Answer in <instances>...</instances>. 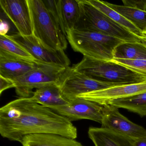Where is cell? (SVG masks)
I'll list each match as a JSON object with an SVG mask.
<instances>
[{"label": "cell", "instance_id": "6da1fadb", "mask_svg": "<svg viewBox=\"0 0 146 146\" xmlns=\"http://www.w3.org/2000/svg\"><path fill=\"white\" fill-rule=\"evenodd\" d=\"M48 133L76 139L77 129L72 122L29 98H19L0 108V134L20 142L25 136Z\"/></svg>", "mask_w": 146, "mask_h": 146}, {"label": "cell", "instance_id": "7a4b0ae2", "mask_svg": "<svg viewBox=\"0 0 146 146\" xmlns=\"http://www.w3.org/2000/svg\"><path fill=\"white\" fill-rule=\"evenodd\" d=\"M72 68L89 77L103 82L122 85L146 81V76L112 61L99 60L84 56Z\"/></svg>", "mask_w": 146, "mask_h": 146}, {"label": "cell", "instance_id": "3957f363", "mask_svg": "<svg viewBox=\"0 0 146 146\" xmlns=\"http://www.w3.org/2000/svg\"><path fill=\"white\" fill-rule=\"evenodd\" d=\"M66 38L74 51L99 60L111 61L117 46L124 42L119 39L95 31L73 29L66 33Z\"/></svg>", "mask_w": 146, "mask_h": 146}, {"label": "cell", "instance_id": "277c9868", "mask_svg": "<svg viewBox=\"0 0 146 146\" xmlns=\"http://www.w3.org/2000/svg\"><path fill=\"white\" fill-rule=\"evenodd\" d=\"M80 17L75 29L100 32L119 39L124 42H141L137 36L89 3L88 0H78Z\"/></svg>", "mask_w": 146, "mask_h": 146}, {"label": "cell", "instance_id": "5b68a950", "mask_svg": "<svg viewBox=\"0 0 146 146\" xmlns=\"http://www.w3.org/2000/svg\"><path fill=\"white\" fill-rule=\"evenodd\" d=\"M33 25V35L47 48L64 50L67 47L66 36L60 31L45 6L43 0H28Z\"/></svg>", "mask_w": 146, "mask_h": 146}, {"label": "cell", "instance_id": "8992f818", "mask_svg": "<svg viewBox=\"0 0 146 146\" xmlns=\"http://www.w3.org/2000/svg\"><path fill=\"white\" fill-rule=\"evenodd\" d=\"M69 67L38 61L34 70L13 81L16 94L20 98H29L35 89L52 84L60 86Z\"/></svg>", "mask_w": 146, "mask_h": 146}, {"label": "cell", "instance_id": "52a82bcc", "mask_svg": "<svg viewBox=\"0 0 146 146\" xmlns=\"http://www.w3.org/2000/svg\"><path fill=\"white\" fill-rule=\"evenodd\" d=\"M8 36L26 50L36 61L70 66V61L64 50L54 51L47 48L33 35L23 36L18 32Z\"/></svg>", "mask_w": 146, "mask_h": 146}, {"label": "cell", "instance_id": "ba28073f", "mask_svg": "<svg viewBox=\"0 0 146 146\" xmlns=\"http://www.w3.org/2000/svg\"><path fill=\"white\" fill-rule=\"evenodd\" d=\"M48 108L71 122L85 119L101 124L103 118V105L80 97L69 100L63 106Z\"/></svg>", "mask_w": 146, "mask_h": 146}, {"label": "cell", "instance_id": "9c48e42d", "mask_svg": "<svg viewBox=\"0 0 146 146\" xmlns=\"http://www.w3.org/2000/svg\"><path fill=\"white\" fill-rule=\"evenodd\" d=\"M116 85H119L92 79L70 67L65 74L60 87L64 96L69 101L81 95Z\"/></svg>", "mask_w": 146, "mask_h": 146}, {"label": "cell", "instance_id": "30bf717a", "mask_svg": "<svg viewBox=\"0 0 146 146\" xmlns=\"http://www.w3.org/2000/svg\"><path fill=\"white\" fill-rule=\"evenodd\" d=\"M102 127L123 135L133 141L146 137V129L129 120L122 115L118 108L104 104Z\"/></svg>", "mask_w": 146, "mask_h": 146}, {"label": "cell", "instance_id": "8fae6325", "mask_svg": "<svg viewBox=\"0 0 146 146\" xmlns=\"http://www.w3.org/2000/svg\"><path fill=\"white\" fill-rule=\"evenodd\" d=\"M0 5L16 26L18 33L23 36L33 35L32 19L28 0H1Z\"/></svg>", "mask_w": 146, "mask_h": 146}, {"label": "cell", "instance_id": "7c38bea8", "mask_svg": "<svg viewBox=\"0 0 146 146\" xmlns=\"http://www.w3.org/2000/svg\"><path fill=\"white\" fill-rule=\"evenodd\" d=\"M145 92H146V81L112 86L81 95L77 97L104 105L114 100L130 97Z\"/></svg>", "mask_w": 146, "mask_h": 146}, {"label": "cell", "instance_id": "4fadbf2b", "mask_svg": "<svg viewBox=\"0 0 146 146\" xmlns=\"http://www.w3.org/2000/svg\"><path fill=\"white\" fill-rule=\"evenodd\" d=\"M37 62L0 50V76L14 81L34 70Z\"/></svg>", "mask_w": 146, "mask_h": 146}, {"label": "cell", "instance_id": "5bb4252c", "mask_svg": "<svg viewBox=\"0 0 146 146\" xmlns=\"http://www.w3.org/2000/svg\"><path fill=\"white\" fill-rule=\"evenodd\" d=\"M88 134L95 146H133V140L109 129L90 127Z\"/></svg>", "mask_w": 146, "mask_h": 146}, {"label": "cell", "instance_id": "9a60e30c", "mask_svg": "<svg viewBox=\"0 0 146 146\" xmlns=\"http://www.w3.org/2000/svg\"><path fill=\"white\" fill-rule=\"evenodd\" d=\"M20 143L23 146H84L76 139L48 133L28 135Z\"/></svg>", "mask_w": 146, "mask_h": 146}, {"label": "cell", "instance_id": "2e32d148", "mask_svg": "<svg viewBox=\"0 0 146 146\" xmlns=\"http://www.w3.org/2000/svg\"><path fill=\"white\" fill-rule=\"evenodd\" d=\"M31 98L35 102L47 107L63 106L69 102L62 94L60 86L55 84L36 89Z\"/></svg>", "mask_w": 146, "mask_h": 146}, {"label": "cell", "instance_id": "e0dca14e", "mask_svg": "<svg viewBox=\"0 0 146 146\" xmlns=\"http://www.w3.org/2000/svg\"><path fill=\"white\" fill-rule=\"evenodd\" d=\"M64 33L76 28L80 17L78 0H57Z\"/></svg>", "mask_w": 146, "mask_h": 146}, {"label": "cell", "instance_id": "ac0fdd59", "mask_svg": "<svg viewBox=\"0 0 146 146\" xmlns=\"http://www.w3.org/2000/svg\"><path fill=\"white\" fill-rule=\"evenodd\" d=\"M107 104L118 108L126 109L141 117L146 116V92L130 97L114 100Z\"/></svg>", "mask_w": 146, "mask_h": 146}, {"label": "cell", "instance_id": "d6986e66", "mask_svg": "<svg viewBox=\"0 0 146 146\" xmlns=\"http://www.w3.org/2000/svg\"><path fill=\"white\" fill-rule=\"evenodd\" d=\"M114 58L146 60V46L141 42H123L116 47Z\"/></svg>", "mask_w": 146, "mask_h": 146}, {"label": "cell", "instance_id": "ffe728a7", "mask_svg": "<svg viewBox=\"0 0 146 146\" xmlns=\"http://www.w3.org/2000/svg\"><path fill=\"white\" fill-rule=\"evenodd\" d=\"M88 1L92 5L106 14L115 23L128 30L137 36L139 37L144 36L141 31L133 24L121 14L106 5L104 3V1L99 0H88Z\"/></svg>", "mask_w": 146, "mask_h": 146}, {"label": "cell", "instance_id": "44dd1931", "mask_svg": "<svg viewBox=\"0 0 146 146\" xmlns=\"http://www.w3.org/2000/svg\"><path fill=\"white\" fill-rule=\"evenodd\" d=\"M108 6L121 14L133 24L142 33L146 31V11L124 6L113 5L104 1Z\"/></svg>", "mask_w": 146, "mask_h": 146}, {"label": "cell", "instance_id": "7402d4cb", "mask_svg": "<svg viewBox=\"0 0 146 146\" xmlns=\"http://www.w3.org/2000/svg\"><path fill=\"white\" fill-rule=\"evenodd\" d=\"M0 50L18 57L35 60L33 57L8 35H0Z\"/></svg>", "mask_w": 146, "mask_h": 146}, {"label": "cell", "instance_id": "603a6c76", "mask_svg": "<svg viewBox=\"0 0 146 146\" xmlns=\"http://www.w3.org/2000/svg\"><path fill=\"white\" fill-rule=\"evenodd\" d=\"M111 61L146 76V60L113 58Z\"/></svg>", "mask_w": 146, "mask_h": 146}, {"label": "cell", "instance_id": "cb8c5ba5", "mask_svg": "<svg viewBox=\"0 0 146 146\" xmlns=\"http://www.w3.org/2000/svg\"><path fill=\"white\" fill-rule=\"evenodd\" d=\"M124 6L146 11V0H123Z\"/></svg>", "mask_w": 146, "mask_h": 146}, {"label": "cell", "instance_id": "d4e9b609", "mask_svg": "<svg viewBox=\"0 0 146 146\" xmlns=\"http://www.w3.org/2000/svg\"><path fill=\"white\" fill-rule=\"evenodd\" d=\"M15 84L13 80L0 76V94L6 90L15 88Z\"/></svg>", "mask_w": 146, "mask_h": 146}, {"label": "cell", "instance_id": "484cf974", "mask_svg": "<svg viewBox=\"0 0 146 146\" xmlns=\"http://www.w3.org/2000/svg\"><path fill=\"white\" fill-rule=\"evenodd\" d=\"M0 35H7V33L10 29L9 24L5 20H1Z\"/></svg>", "mask_w": 146, "mask_h": 146}, {"label": "cell", "instance_id": "4316f807", "mask_svg": "<svg viewBox=\"0 0 146 146\" xmlns=\"http://www.w3.org/2000/svg\"><path fill=\"white\" fill-rule=\"evenodd\" d=\"M133 146H146V137L133 141Z\"/></svg>", "mask_w": 146, "mask_h": 146}, {"label": "cell", "instance_id": "83f0119b", "mask_svg": "<svg viewBox=\"0 0 146 146\" xmlns=\"http://www.w3.org/2000/svg\"><path fill=\"white\" fill-rule=\"evenodd\" d=\"M139 38L141 41V42L145 46H146V36H144L140 37Z\"/></svg>", "mask_w": 146, "mask_h": 146}, {"label": "cell", "instance_id": "f1b7e54d", "mask_svg": "<svg viewBox=\"0 0 146 146\" xmlns=\"http://www.w3.org/2000/svg\"><path fill=\"white\" fill-rule=\"evenodd\" d=\"M143 35L146 36V31H145L144 32H143Z\"/></svg>", "mask_w": 146, "mask_h": 146}]
</instances>
